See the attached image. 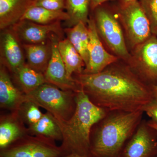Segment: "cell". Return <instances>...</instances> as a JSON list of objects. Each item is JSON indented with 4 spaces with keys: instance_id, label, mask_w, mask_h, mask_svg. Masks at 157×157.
Instances as JSON below:
<instances>
[{
    "instance_id": "cell-14",
    "label": "cell",
    "mask_w": 157,
    "mask_h": 157,
    "mask_svg": "<svg viewBox=\"0 0 157 157\" xmlns=\"http://www.w3.org/2000/svg\"><path fill=\"white\" fill-rule=\"evenodd\" d=\"M1 47L3 61L14 74L25 64L18 39L13 31H7L2 34Z\"/></svg>"
},
{
    "instance_id": "cell-30",
    "label": "cell",
    "mask_w": 157,
    "mask_h": 157,
    "mask_svg": "<svg viewBox=\"0 0 157 157\" xmlns=\"http://www.w3.org/2000/svg\"><path fill=\"white\" fill-rule=\"evenodd\" d=\"M148 124L150 127L154 129L155 131L157 132V124H156L155 123L152 121L151 122H148Z\"/></svg>"
},
{
    "instance_id": "cell-24",
    "label": "cell",
    "mask_w": 157,
    "mask_h": 157,
    "mask_svg": "<svg viewBox=\"0 0 157 157\" xmlns=\"http://www.w3.org/2000/svg\"><path fill=\"white\" fill-rule=\"evenodd\" d=\"M39 107L33 101H25L21 105L17 111L18 116L28 127L38 122L42 117V113Z\"/></svg>"
},
{
    "instance_id": "cell-11",
    "label": "cell",
    "mask_w": 157,
    "mask_h": 157,
    "mask_svg": "<svg viewBox=\"0 0 157 157\" xmlns=\"http://www.w3.org/2000/svg\"><path fill=\"white\" fill-rule=\"evenodd\" d=\"M13 32L18 39L27 44L46 43L53 34L58 35L61 31L59 21L48 25H42L28 20H21L13 25Z\"/></svg>"
},
{
    "instance_id": "cell-9",
    "label": "cell",
    "mask_w": 157,
    "mask_h": 157,
    "mask_svg": "<svg viewBox=\"0 0 157 157\" xmlns=\"http://www.w3.org/2000/svg\"><path fill=\"white\" fill-rule=\"evenodd\" d=\"M148 123L141 121L124 147L121 157H156L157 140Z\"/></svg>"
},
{
    "instance_id": "cell-13",
    "label": "cell",
    "mask_w": 157,
    "mask_h": 157,
    "mask_svg": "<svg viewBox=\"0 0 157 157\" xmlns=\"http://www.w3.org/2000/svg\"><path fill=\"white\" fill-rule=\"evenodd\" d=\"M25 101V94L12 82L4 66L0 70V106L11 112H17Z\"/></svg>"
},
{
    "instance_id": "cell-2",
    "label": "cell",
    "mask_w": 157,
    "mask_h": 157,
    "mask_svg": "<svg viewBox=\"0 0 157 157\" xmlns=\"http://www.w3.org/2000/svg\"><path fill=\"white\" fill-rule=\"evenodd\" d=\"M144 111H112L96 124L90 138V157H121L142 121Z\"/></svg>"
},
{
    "instance_id": "cell-7",
    "label": "cell",
    "mask_w": 157,
    "mask_h": 157,
    "mask_svg": "<svg viewBox=\"0 0 157 157\" xmlns=\"http://www.w3.org/2000/svg\"><path fill=\"white\" fill-rule=\"evenodd\" d=\"M95 18L98 33L109 48L123 58L130 57L122 30L114 16L106 9L98 8L96 11Z\"/></svg>"
},
{
    "instance_id": "cell-22",
    "label": "cell",
    "mask_w": 157,
    "mask_h": 157,
    "mask_svg": "<svg viewBox=\"0 0 157 157\" xmlns=\"http://www.w3.org/2000/svg\"><path fill=\"white\" fill-rule=\"evenodd\" d=\"M69 19L67 12L63 11H52L38 6H31L27 9L21 20H28L42 25H48ZM20 20V21H21Z\"/></svg>"
},
{
    "instance_id": "cell-21",
    "label": "cell",
    "mask_w": 157,
    "mask_h": 157,
    "mask_svg": "<svg viewBox=\"0 0 157 157\" xmlns=\"http://www.w3.org/2000/svg\"><path fill=\"white\" fill-rule=\"evenodd\" d=\"M86 24L79 22L73 27L65 30L67 39L76 48L84 61L85 67L89 61L88 44L89 36Z\"/></svg>"
},
{
    "instance_id": "cell-19",
    "label": "cell",
    "mask_w": 157,
    "mask_h": 157,
    "mask_svg": "<svg viewBox=\"0 0 157 157\" xmlns=\"http://www.w3.org/2000/svg\"><path fill=\"white\" fill-rule=\"evenodd\" d=\"M58 48L68 76L73 78L74 73H83L85 64L83 59L67 39L59 41Z\"/></svg>"
},
{
    "instance_id": "cell-3",
    "label": "cell",
    "mask_w": 157,
    "mask_h": 157,
    "mask_svg": "<svg viewBox=\"0 0 157 157\" xmlns=\"http://www.w3.org/2000/svg\"><path fill=\"white\" fill-rule=\"evenodd\" d=\"M76 107L73 115L67 121L59 120L63 134L60 146L63 157L71 154L90 157V138L93 127L107 112L90 100L81 88L76 92Z\"/></svg>"
},
{
    "instance_id": "cell-18",
    "label": "cell",
    "mask_w": 157,
    "mask_h": 157,
    "mask_svg": "<svg viewBox=\"0 0 157 157\" xmlns=\"http://www.w3.org/2000/svg\"><path fill=\"white\" fill-rule=\"evenodd\" d=\"M28 129L30 135L45 137L55 141L63 140L59 125L53 115L48 111L43 113L38 122L28 127Z\"/></svg>"
},
{
    "instance_id": "cell-5",
    "label": "cell",
    "mask_w": 157,
    "mask_h": 157,
    "mask_svg": "<svg viewBox=\"0 0 157 157\" xmlns=\"http://www.w3.org/2000/svg\"><path fill=\"white\" fill-rule=\"evenodd\" d=\"M0 157H63V154L55 140L27 135L0 149Z\"/></svg>"
},
{
    "instance_id": "cell-4",
    "label": "cell",
    "mask_w": 157,
    "mask_h": 157,
    "mask_svg": "<svg viewBox=\"0 0 157 157\" xmlns=\"http://www.w3.org/2000/svg\"><path fill=\"white\" fill-rule=\"evenodd\" d=\"M76 92L60 89L50 83H45L27 94L25 101H33L59 120L67 121L76 109Z\"/></svg>"
},
{
    "instance_id": "cell-10",
    "label": "cell",
    "mask_w": 157,
    "mask_h": 157,
    "mask_svg": "<svg viewBox=\"0 0 157 157\" xmlns=\"http://www.w3.org/2000/svg\"><path fill=\"white\" fill-rule=\"evenodd\" d=\"M87 28L89 36V61L83 73L95 74L102 72L107 66L116 61L117 58L104 49L99 39L95 21L94 19L89 20Z\"/></svg>"
},
{
    "instance_id": "cell-6",
    "label": "cell",
    "mask_w": 157,
    "mask_h": 157,
    "mask_svg": "<svg viewBox=\"0 0 157 157\" xmlns=\"http://www.w3.org/2000/svg\"><path fill=\"white\" fill-rule=\"evenodd\" d=\"M120 15L132 45L138 46L151 37L150 23L137 0L123 4Z\"/></svg>"
},
{
    "instance_id": "cell-20",
    "label": "cell",
    "mask_w": 157,
    "mask_h": 157,
    "mask_svg": "<svg viewBox=\"0 0 157 157\" xmlns=\"http://www.w3.org/2000/svg\"><path fill=\"white\" fill-rule=\"evenodd\" d=\"M19 89L25 94H27L39 86L47 83L43 73L33 70L25 64L14 74Z\"/></svg>"
},
{
    "instance_id": "cell-27",
    "label": "cell",
    "mask_w": 157,
    "mask_h": 157,
    "mask_svg": "<svg viewBox=\"0 0 157 157\" xmlns=\"http://www.w3.org/2000/svg\"><path fill=\"white\" fill-rule=\"evenodd\" d=\"M143 111L151 118L152 121L157 124V100L154 98L143 107Z\"/></svg>"
},
{
    "instance_id": "cell-26",
    "label": "cell",
    "mask_w": 157,
    "mask_h": 157,
    "mask_svg": "<svg viewBox=\"0 0 157 157\" xmlns=\"http://www.w3.org/2000/svg\"><path fill=\"white\" fill-rule=\"evenodd\" d=\"M31 6L42 7L52 11H63L66 8V0H34Z\"/></svg>"
},
{
    "instance_id": "cell-1",
    "label": "cell",
    "mask_w": 157,
    "mask_h": 157,
    "mask_svg": "<svg viewBox=\"0 0 157 157\" xmlns=\"http://www.w3.org/2000/svg\"><path fill=\"white\" fill-rule=\"evenodd\" d=\"M90 100L107 112L142 110L154 99L152 92L132 72L110 68L75 78Z\"/></svg>"
},
{
    "instance_id": "cell-16",
    "label": "cell",
    "mask_w": 157,
    "mask_h": 157,
    "mask_svg": "<svg viewBox=\"0 0 157 157\" xmlns=\"http://www.w3.org/2000/svg\"><path fill=\"white\" fill-rule=\"evenodd\" d=\"M34 0H0V28L4 29L21 19Z\"/></svg>"
},
{
    "instance_id": "cell-12",
    "label": "cell",
    "mask_w": 157,
    "mask_h": 157,
    "mask_svg": "<svg viewBox=\"0 0 157 157\" xmlns=\"http://www.w3.org/2000/svg\"><path fill=\"white\" fill-rule=\"evenodd\" d=\"M137 68L140 74L148 79L157 78V38L151 36L138 45L136 51Z\"/></svg>"
},
{
    "instance_id": "cell-15",
    "label": "cell",
    "mask_w": 157,
    "mask_h": 157,
    "mask_svg": "<svg viewBox=\"0 0 157 157\" xmlns=\"http://www.w3.org/2000/svg\"><path fill=\"white\" fill-rule=\"evenodd\" d=\"M29 135L28 128L17 113L1 116L0 121V149L5 148L15 141Z\"/></svg>"
},
{
    "instance_id": "cell-33",
    "label": "cell",
    "mask_w": 157,
    "mask_h": 157,
    "mask_svg": "<svg viewBox=\"0 0 157 157\" xmlns=\"http://www.w3.org/2000/svg\"><path fill=\"white\" fill-rule=\"evenodd\" d=\"M156 157H157V156Z\"/></svg>"
},
{
    "instance_id": "cell-28",
    "label": "cell",
    "mask_w": 157,
    "mask_h": 157,
    "mask_svg": "<svg viewBox=\"0 0 157 157\" xmlns=\"http://www.w3.org/2000/svg\"><path fill=\"white\" fill-rule=\"evenodd\" d=\"M111 1V0H90L91 8L92 9L98 8V6H100L102 3L107 1Z\"/></svg>"
},
{
    "instance_id": "cell-31",
    "label": "cell",
    "mask_w": 157,
    "mask_h": 157,
    "mask_svg": "<svg viewBox=\"0 0 157 157\" xmlns=\"http://www.w3.org/2000/svg\"><path fill=\"white\" fill-rule=\"evenodd\" d=\"M63 157H86L80 155L76 154H69Z\"/></svg>"
},
{
    "instance_id": "cell-8",
    "label": "cell",
    "mask_w": 157,
    "mask_h": 157,
    "mask_svg": "<svg viewBox=\"0 0 157 157\" xmlns=\"http://www.w3.org/2000/svg\"><path fill=\"white\" fill-rule=\"evenodd\" d=\"M56 35L53 34L50 38L51 56L44 76L47 83L64 90L76 92L80 87L75 78H70L68 76L64 63L59 52L58 43L59 40Z\"/></svg>"
},
{
    "instance_id": "cell-23",
    "label": "cell",
    "mask_w": 157,
    "mask_h": 157,
    "mask_svg": "<svg viewBox=\"0 0 157 157\" xmlns=\"http://www.w3.org/2000/svg\"><path fill=\"white\" fill-rule=\"evenodd\" d=\"M66 2L69 16V20L66 21L68 28L73 27L81 22L87 24L90 0H66Z\"/></svg>"
},
{
    "instance_id": "cell-32",
    "label": "cell",
    "mask_w": 157,
    "mask_h": 157,
    "mask_svg": "<svg viewBox=\"0 0 157 157\" xmlns=\"http://www.w3.org/2000/svg\"><path fill=\"white\" fill-rule=\"evenodd\" d=\"M135 1H137V0H123V4H128V3L135 2Z\"/></svg>"
},
{
    "instance_id": "cell-29",
    "label": "cell",
    "mask_w": 157,
    "mask_h": 157,
    "mask_svg": "<svg viewBox=\"0 0 157 157\" xmlns=\"http://www.w3.org/2000/svg\"><path fill=\"white\" fill-rule=\"evenodd\" d=\"M152 92L154 98L157 100V85L154 86H153V89L152 90Z\"/></svg>"
},
{
    "instance_id": "cell-17",
    "label": "cell",
    "mask_w": 157,
    "mask_h": 157,
    "mask_svg": "<svg viewBox=\"0 0 157 157\" xmlns=\"http://www.w3.org/2000/svg\"><path fill=\"white\" fill-rule=\"evenodd\" d=\"M23 47L27 59V64L33 70L44 74L51 56L50 41L48 44H25Z\"/></svg>"
},
{
    "instance_id": "cell-25",
    "label": "cell",
    "mask_w": 157,
    "mask_h": 157,
    "mask_svg": "<svg viewBox=\"0 0 157 157\" xmlns=\"http://www.w3.org/2000/svg\"><path fill=\"white\" fill-rule=\"evenodd\" d=\"M139 2L150 23L151 33L157 35V0H140Z\"/></svg>"
}]
</instances>
